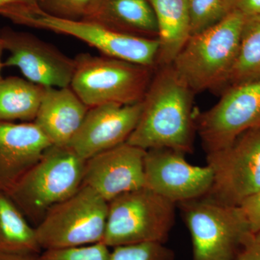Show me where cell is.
Wrapping results in <instances>:
<instances>
[{"label": "cell", "instance_id": "obj_1", "mask_svg": "<svg viewBox=\"0 0 260 260\" xmlns=\"http://www.w3.org/2000/svg\"><path fill=\"white\" fill-rule=\"evenodd\" d=\"M194 94L172 64L157 67L139 121L126 143L145 150L167 148L191 153L196 132Z\"/></svg>", "mask_w": 260, "mask_h": 260}, {"label": "cell", "instance_id": "obj_2", "mask_svg": "<svg viewBox=\"0 0 260 260\" xmlns=\"http://www.w3.org/2000/svg\"><path fill=\"white\" fill-rule=\"evenodd\" d=\"M246 15L235 10L221 22L190 36L172 63L194 93L221 90L237 57Z\"/></svg>", "mask_w": 260, "mask_h": 260}, {"label": "cell", "instance_id": "obj_3", "mask_svg": "<svg viewBox=\"0 0 260 260\" xmlns=\"http://www.w3.org/2000/svg\"><path fill=\"white\" fill-rule=\"evenodd\" d=\"M85 162L69 146L51 145L8 194L37 226L53 207L83 186Z\"/></svg>", "mask_w": 260, "mask_h": 260}, {"label": "cell", "instance_id": "obj_4", "mask_svg": "<svg viewBox=\"0 0 260 260\" xmlns=\"http://www.w3.org/2000/svg\"><path fill=\"white\" fill-rule=\"evenodd\" d=\"M70 88L88 108L143 102L155 68L107 56L78 54Z\"/></svg>", "mask_w": 260, "mask_h": 260}, {"label": "cell", "instance_id": "obj_5", "mask_svg": "<svg viewBox=\"0 0 260 260\" xmlns=\"http://www.w3.org/2000/svg\"><path fill=\"white\" fill-rule=\"evenodd\" d=\"M0 16L13 23L70 36L95 48L102 55L156 68L158 39L132 37L87 20H65L42 11L39 6L5 10Z\"/></svg>", "mask_w": 260, "mask_h": 260}, {"label": "cell", "instance_id": "obj_6", "mask_svg": "<svg viewBox=\"0 0 260 260\" xmlns=\"http://www.w3.org/2000/svg\"><path fill=\"white\" fill-rule=\"evenodd\" d=\"M103 244L108 247L164 244L175 223L177 204L146 187L128 191L109 202Z\"/></svg>", "mask_w": 260, "mask_h": 260}, {"label": "cell", "instance_id": "obj_7", "mask_svg": "<svg viewBox=\"0 0 260 260\" xmlns=\"http://www.w3.org/2000/svg\"><path fill=\"white\" fill-rule=\"evenodd\" d=\"M177 205L190 234L192 260H236L252 234L239 206L208 196Z\"/></svg>", "mask_w": 260, "mask_h": 260}, {"label": "cell", "instance_id": "obj_8", "mask_svg": "<svg viewBox=\"0 0 260 260\" xmlns=\"http://www.w3.org/2000/svg\"><path fill=\"white\" fill-rule=\"evenodd\" d=\"M109 203L87 186L53 207L37 226L43 250L102 242Z\"/></svg>", "mask_w": 260, "mask_h": 260}, {"label": "cell", "instance_id": "obj_9", "mask_svg": "<svg viewBox=\"0 0 260 260\" xmlns=\"http://www.w3.org/2000/svg\"><path fill=\"white\" fill-rule=\"evenodd\" d=\"M213 184L206 196L232 206L260 189V128L244 132L230 145L207 153Z\"/></svg>", "mask_w": 260, "mask_h": 260}, {"label": "cell", "instance_id": "obj_10", "mask_svg": "<svg viewBox=\"0 0 260 260\" xmlns=\"http://www.w3.org/2000/svg\"><path fill=\"white\" fill-rule=\"evenodd\" d=\"M195 124L206 153L225 148L247 130L260 128V78L224 90L215 105L196 112Z\"/></svg>", "mask_w": 260, "mask_h": 260}, {"label": "cell", "instance_id": "obj_11", "mask_svg": "<svg viewBox=\"0 0 260 260\" xmlns=\"http://www.w3.org/2000/svg\"><path fill=\"white\" fill-rule=\"evenodd\" d=\"M0 39L10 55L5 67H16L25 79L45 88L70 86L75 59L59 49L27 32L10 27L0 29Z\"/></svg>", "mask_w": 260, "mask_h": 260}, {"label": "cell", "instance_id": "obj_12", "mask_svg": "<svg viewBox=\"0 0 260 260\" xmlns=\"http://www.w3.org/2000/svg\"><path fill=\"white\" fill-rule=\"evenodd\" d=\"M184 155L159 148L146 150L145 155V187L177 205L206 196L213 184L211 169L192 165Z\"/></svg>", "mask_w": 260, "mask_h": 260}, {"label": "cell", "instance_id": "obj_13", "mask_svg": "<svg viewBox=\"0 0 260 260\" xmlns=\"http://www.w3.org/2000/svg\"><path fill=\"white\" fill-rule=\"evenodd\" d=\"M146 150L124 143L85 160L83 185L112 201L128 191L145 187Z\"/></svg>", "mask_w": 260, "mask_h": 260}, {"label": "cell", "instance_id": "obj_14", "mask_svg": "<svg viewBox=\"0 0 260 260\" xmlns=\"http://www.w3.org/2000/svg\"><path fill=\"white\" fill-rule=\"evenodd\" d=\"M142 109L143 102L89 108L81 126L68 146L86 160L126 143L138 124Z\"/></svg>", "mask_w": 260, "mask_h": 260}, {"label": "cell", "instance_id": "obj_15", "mask_svg": "<svg viewBox=\"0 0 260 260\" xmlns=\"http://www.w3.org/2000/svg\"><path fill=\"white\" fill-rule=\"evenodd\" d=\"M51 145L34 121H0V191L9 192Z\"/></svg>", "mask_w": 260, "mask_h": 260}, {"label": "cell", "instance_id": "obj_16", "mask_svg": "<svg viewBox=\"0 0 260 260\" xmlns=\"http://www.w3.org/2000/svg\"><path fill=\"white\" fill-rule=\"evenodd\" d=\"M88 109L70 86L45 88L34 121L51 144L68 146Z\"/></svg>", "mask_w": 260, "mask_h": 260}, {"label": "cell", "instance_id": "obj_17", "mask_svg": "<svg viewBox=\"0 0 260 260\" xmlns=\"http://www.w3.org/2000/svg\"><path fill=\"white\" fill-rule=\"evenodd\" d=\"M83 20L132 37H158L156 18L148 0H96Z\"/></svg>", "mask_w": 260, "mask_h": 260}, {"label": "cell", "instance_id": "obj_18", "mask_svg": "<svg viewBox=\"0 0 260 260\" xmlns=\"http://www.w3.org/2000/svg\"><path fill=\"white\" fill-rule=\"evenodd\" d=\"M158 28L157 67L172 64L190 37L189 0H148Z\"/></svg>", "mask_w": 260, "mask_h": 260}, {"label": "cell", "instance_id": "obj_19", "mask_svg": "<svg viewBox=\"0 0 260 260\" xmlns=\"http://www.w3.org/2000/svg\"><path fill=\"white\" fill-rule=\"evenodd\" d=\"M37 229L9 194L0 191V254L39 255Z\"/></svg>", "mask_w": 260, "mask_h": 260}, {"label": "cell", "instance_id": "obj_20", "mask_svg": "<svg viewBox=\"0 0 260 260\" xmlns=\"http://www.w3.org/2000/svg\"><path fill=\"white\" fill-rule=\"evenodd\" d=\"M45 87L19 77L0 80V121L35 120Z\"/></svg>", "mask_w": 260, "mask_h": 260}, {"label": "cell", "instance_id": "obj_21", "mask_svg": "<svg viewBox=\"0 0 260 260\" xmlns=\"http://www.w3.org/2000/svg\"><path fill=\"white\" fill-rule=\"evenodd\" d=\"M260 78V15L246 16L237 57L221 91Z\"/></svg>", "mask_w": 260, "mask_h": 260}, {"label": "cell", "instance_id": "obj_22", "mask_svg": "<svg viewBox=\"0 0 260 260\" xmlns=\"http://www.w3.org/2000/svg\"><path fill=\"white\" fill-rule=\"evenodd\" d=\"M236 0H189L190 35L221 22L235 10Z\"/></svg>", "mask_w": 260, "mask_h": 260}, {"label": "cell", "instance_id": "obj_23", "mask_svg": "<svg viewBox=\"0 0 260 260\" xmlns=\"http://www.w3.org/2000/svg\"><path fill=\"white\" fill-rule=\"evenodd\" d=\"M108 260H174V251L160 243H141L112 248Z\"/></svg>", "mask_w": 260, "mask_h": 260}, {"label": "cell", "instance_id": "obj_24", "mask_svg": "<svg viewBox=\"0 0 260 260\" xmlns=\"http://www.w3.org/2000/svg\"><path fill=\"white\" fill-rule=\"evenodd\" d=\"M111 249L103 243L43 250L37 260H108Z\"/></svg>", "mask_w": 260, "mask_h": 260}, {"label": "cell", "instance_id": "obj_25", "mask_svg": "<svg viewBox=\"0 0 260 260\" xmlns=\"http://www.w3.org/2000/svg\"><path fill=\"white\" fill-rule=\"evenodd\" d=\"M95 2L96 0H39V8L55 18L83 20Z\"/></svg>", "mask_w": 260, "mask_h": 260}, {"label": "cell", "instance_id": "obj_26", "mask_svg": "<svg viewBox=\"0 0 260 260\" xmlns=\"http://www.w3.org/2000/svg\"><path fill=\"white\" fill-rule=\"evenodd\" d=\"M239 208L244 214L251 234L260 231V189L242 202Z\"/></svg>", "mask_w": 260, "mask_h": 260}, {"label": "cell", "instance_id": "obj_27", "mask_svg": "<svg viewBox=\"0 0 260 260\" xmlns=\"http://www.w3.org/2000/svg\"><path fill=\"white\" fill-rule=\"evenodd\" d=\"M236 260H260V231L248 238Z\"/></svg>", "mask_w": 260, "mask_h": 260}, {"label": "cell", "instance_id": "obj_28", "mask_svg": "<svg viewBox=\"0 0 260 260\" xmlns=\"http://www.w3.org/2000/svg\"><path fill=\"white\" fill-rule=\"evenodd\" d=\"M235 9L246 16L260 15V0H236Z\"/></svg>", "mask_w": 260, "mask_h": 260}, {"label": "cell", "instance_id": "obj_29", "mask_svg": "<svg viewBox=\"0 0 260 260\" xmlns=\"http://www.w3.org/2000/svg\"><path fill=\"white\" fill-rule=\"evenodd\" d=\"M39 6V0H0V12L19 7Z\"/></svg>", "mask_w": 260, "mask_h": 260}, {"label": "cell", "instance_id": "obj_30", "mask_svg": "<svg viewBox=\"0 0 260 260\" xmlns=\"http://www.w3.org/2000/svg\"><path fill=\"white\" fill-rule=\"evenodd\" d=\"M38 255L18 254H0V260H37Z\"/></svg>", "mask_w": 260, "mask_h": 260}, {"label": "cell", "instance_id": "obj_31", "mask_svg": "<svg viewBox=\"0 0 260 260\" xmlns=\"http://www.w3.org/2000/svg\"><path fill=\"white\" fill-rule=\"evenodd\" d=\"M5 51L4 45H3V43L2 42L1 39H0V80L3 78L1 75V71L3 68H4V65H3V61L2 60V56H3V51Z\"/></svg>", "mask_w": 260, "mask_h": 260}]
</instances>
